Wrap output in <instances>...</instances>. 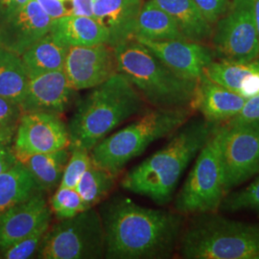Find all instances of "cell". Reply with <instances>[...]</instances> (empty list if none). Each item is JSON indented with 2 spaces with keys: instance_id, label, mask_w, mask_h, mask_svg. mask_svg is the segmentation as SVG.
Masks as SVG:
<instances>
[{
  "instance_id": "obj_26",
  "label": "cell",
  "mask_w": 259,
  "mask_h": 259,
  "mask_svg": "<svg viewBox=\"0 0 259 259\" xmlns=\"http://www.w3.org/2000/svg\"><path fill=\"white\" fill-rule=\"evenodd\" d=\"M257 70H259V59L246 63L214 60L205 67L204 75L214 83L239 94L246 78Z\"/></svg>"
},
{
  "instance_id": "obj_20",
  "label": "cell",
  "mask_w": 259,
  "mask_h": 259,
  "mask_svg": "<svg viewBox=\"0 0 259 259\" xmlns=\"http://www.w3.org/2000/svg\"><path fill=\"white\" fill-rule=\"evenodd\" d=\"M175 20L187 40L204 44L213 33V26L207 21L194 0H153Z\"/></svg>"
},
{
  "instance_id": "obj_16",
  "label": "cell",
  "mask_w": 259,
  "mask_h": 259,
  "mask_svg": "<svg viewBox=\"0 0 259 259\" xmlns=\"http://www.w3.org/2000/svg\"><path fill=\"white\" fill-rule=\"evenodd\" d=\"M52 215L44 192L0 214V250L26 237L44 224L51 223Z\"/></svg>"
},
{
  "instance_id": "obj_9",
  "label": "cell",
  "mask_w": 259,
  "mask_h": 259,
  "mask_svg": "<svg viewBox=\"0 0 259 259\" xmlns=\"http://www.w3.org/2000/svg\"><path fill=\"white\" fill-rule=\"evenodd\" d=\"M213 51L219 60L252 62L259 59V39L253 0H232L213 28Z\"/></svg>"
},
{
  "instance_id": "obj_23",
  "label": "cell",
  "mask_w": 259,
  "mask_h": 259,
  "mask_svg": "<svg viewBox=\"0 0 259 259\" xmlns=\"http://www.w3.org/2000/svg\"><path fill=\"white\" fill-rule=\"evenodd\" d=\"M134 38L149 40L186 39L173 18L153 1L143 3L140 10Z\"/></svg>"
},
{
  "instance_id": "obj_30",
  "label": "cell",
  "mask_w": 259,
  "mask_h": 259,
  "mask_svg": "<svg viewBox=\"0 0 259 259\" xmlns=\"http://www.w3.org/2000/svg\"><path fill=\"white\" fill-rule=\"evenodd\" d=\"M50 225L51 223L44 224L26 237L17 241L5 250H0V258L29 259L35 257Z\"/></svg>"
},
{
  "instance_id": "obj_38",
  "label": "cell",
  "mask_w": 259,
  "mask_h": 259,
  "mask_svg": "<svg viewBox=\"0 0 259 259\" xmlns=\"http://www.w3.org/2000/svg\"><path fill=\"white\" fill-rule=\"evenodd\" d=\"M18 161L13 147L0 142V174L8 170Z\"/></svg>"
},
{
  "instance_id": "obj_13",
  "label": "cell",
  "mask_w": 259,
  "mask_h": 259,
  "mask_svg": "<svg viewBox=\"0 0 259 259\" xmlns=\"http://www.w3.org/2000/svg\"><path fill=\"white\" fill-rule=\"evenodd\" d=\"M136 39L147 47L171 70L188 80L198 81L204 75L205 67L216 58L213 49L201 42L187 39Z\"/></svg>"
},
{
  "instance_id": "obj_8",
  "label": "cell",
  "mask_w": 259,
  "mask_h": 259,
  "mask_svg": "<svg viewBox=\"0 0 259 259\" xmlns=\"http://www.w3.org/2000/svg\"><path fill=\"white\" fill-rule=\"evenodd\" d=\"M36 257L105 258V233L99 211L90 208L49 227Z\"/></svg>"
},
{
  "instance_id": "obj_1",
  "label": "cell",
  "mask_w": 259,
  "mask_h": 259,
  "mask_svg": "<svg viewBox=\"0 0 259 259\" xmlns=\"http://www.w3.org/2000/svg\"><path fill=\"white\" fill-rule=\"evenodd\" d=\"M105 233V258L164 259L173 255L185 216L143 206L115 196L98 210Z\"/></svg>"
},
{
  "instance_id": "obj_31",
  "label": "cell",
  "mask_w": 259,
  "mask_h": 259,
  "mask_svg": "<svg viewBox=\"0 0 259 259\" xmlns=\"http://www.w3.org/2000/svg\"><path fill=\"white\" fill-rule=\"evenodd\" d=\"M22 113L19 104L0 97V142L13 147Z\"/></svg>"
},
{
  "instance_id": "obj_24",
  "label": "cell",
  "mask_w": 259,
  "mask_h": 259,
  "mask_svg": "<svg viewBox=\"0 0 259 259\" xmlns=\"http://www.w3.org/2000/svg\"><path fill=\"white\" fill-rule=\"evenodd\" d=\"M41 192L26 166L18 160L0 174V214Z\"/></svg>"
},
{
  "instance_id": "obj_19",
  "label": "cell",
  "mask_w": 259,
  "mask_h": 259,
  "mask_svg": "<svg viewBox=\"0 0 259 259\" xmlns=\"http://www.w3.org/2000/svg\"><path fill=\"white\" fill-rule=\"evenodd\" d=\"M49 33L68 47L108 44L109 40L107 31L96 19L83 16L69 15L52 19Z\"/></svg>"
},
{
  "instance_id": "obj_40",
  "label": "cell",
  "mask_w": 259,
  "mask_h": 259,
  "mask_svg": "<svg viewBox=\"0 0 259 259\" xmlns=\"http://www.w3.org/2000/svg\"><path fill=\"white\" fill-rule=\"evenodd\" d=\"M64 1H65V0H64Z\"/></svg>"
},
{
  "instance_id": "obj_37",
  "label": "cell",
  "mask_w": 259,
  "mask_h": 259,
  "mask_svg": "<svg viewBox=\"0 0 259 259\" xmlns=\"http://www.w3.org/2000/svg\"><path fill=\"white\" fill-rule=\"evenodd\" d=\"M70 3L69 15L93 18V7L96 0H66ZM68 15V16H69Z\"/></svg>"
},
{
  "instance_id": "obj_6",
  "label": "cell",
  "mask_w": 259,
  "mask_h": 259,
  "mask_svg": "<svg viewBox=\"0 0 259 259\" xmlns=\"http://www.w3.org/2000/svg\"><path fill=\"white\" fill-rule=\"evenodd\" d=\"M192 113L191 109H157L106 137L91 151L93 165L118 175L130 161L158 139L172 136Z\"/></svg>"
},
{
  "instance_id": "obj_33",
  "label": "cell",
  "mask_w": 259,
  "mask_h": 259,
  "mask_svg": "<svg viewBox=\"0 0 259 259\" xmlns=\"http://www.w3.org/2000/svg\"><path fill=\"white\" fill-rule=\"evenodd\" d=\"M204 18L214 26L229 9L232 0H194Z\"/></svg>"
},
{
  "instance_id": "obj_10",
  "label": "cell",
  "mask_w": 259,
  "mask_h": 259,
  "mask_svg": "<svg viewBox=\"0 0 259 259\" xmlns=\"http://www.w3.org/2000/svg\"><path fill=\"white\" fill-rule=\"evenodd\" d=\"M227 194L259 174V120L220 126Z\"/></svg>"
},
{
  "instance_id": "obj_27",
  "label": "cell",
  "mask_w": 259,
  "mask_h": 259,
  "mask_svg": "<svg viewBox=\"0 0 259 259\" xmlns=\"http://www.w3.org/2000/svg\"><path fill=\"white\" fill-rule=\"evenodd\" d=\"M117 175L100 167L92 165L75 187L83 199L87 209L103 202L113 189Z\"/></svg>"
},
{
  "instance_id": "obj_35",
  "label": "cell",
  "mask_w": 259,
  "mask_h": 259,
  "mask_svg": "<svg viewBox=\"0 0 259 259\" xmlns=\"http://www.w3.org/2000/svg\"><path fill=\"white\" fill-rule=\"evenodd\" d=\"M40 8L52 19L68 16V7L64 0H36Z\"/></svg>"
},
{
  "instance_id": "obj_39",
  "label": "cell",
  "mask_w": 259,
  "mask_h": 259,
  "mask_svg": "<svg viewBox=\"0 0 259 259\" xmlns=\"http://www.w3.org/2000/svg\"><path fill=\"white\" fill-rule=\"evenodd\" d=\"M253 11H254V20H255L259 39V0H253Z\"/></svg>"
},
{
  "instance_id": "obj_17",
  "label": "cell",
  "mask_w": 259,
  "mask_h": 259,
  "mask_svg": "<svg viewBox=\"0 0 259 259\" xmlns=\"http://www.w3.org/2000/svg\"><path fill=\"white\" fill-rule=\"evenodd\" d=\"M247 100L203 75L197 82L191 109L199 111L205 120L222 125L235 117Z\"/></svg>"
},
{
  "instance_id": "obj_18",
  "label": "cell",
  "mask_w": 259,
  "mask_h": 259,
  "mask_svg": "<svg viewBox=\"0 0 259 259\" xmlns=\"http://www.w3.org/2000/svg\"><path fill=\"white\" fill-rule=\"evenodd\" d=\"M143 0H96L93 18L109 35L108 45L115 47L135 37Z\"/></svg>"
},
{
  "instance_id": "obj_12",
  "label": "cell",
  "mask_w": 259,
  "mask_h": 259,
  "mask_svg": "<svg viewBox=\"0 0 259 259\" xmlns=\"http://www.w3.org/2000/svg\"><path fill=\"white\" fill-rule=\"evenodd\" d=\"M64 70L76 92L93 89L118 72L114 48L108 44L70 47Z\"/></svg>"
},
{
  "instance_id": "obj_7",
  "label": "cell",
  "mask_w": 259,
  "mask_h": 259,
  "mask_svg": "<svg viewBox=\"0 0 259 259\" xmlns=\"http://www.w3.org/2000/svg\"><path fill=\"white\" fill-rule=\"evenodd\" d=\"M220 126L195 158L185 184L173 199L174 210L185 217L219 211L227 196Z\"/></svg>"
},
{
  "instance_id": "obj_21",
  "label": "cell",
  "mask_w": 259,
  "mask_h": 259,
  "mask_svg": "<svg viewBox=\"0 0 259 259\" xmlns=\"http://www.w3.org/2000/svg\"><path fill=\"white\" fill-rule=\"evenodd\" d=\"M68 49L50 33L39 38L21 55L29 78L64 69Z\"/></svg>"
},
{
  "instance_id": "obj_11",
  "label": "cell",
  "mask_w": 259,
  "mask_h": 259,
  "mask_svg": "<svg viewBox=\"0 0 259 259\" xmlns=\"http://www.w3.org/2000/svg\"><path fill=\"white\" fill-rule=\"evenodd\" d=\"M68 127L61 115L44 111L23 112L13 143L21 160L25 157L55 152L69 146Z\"/></svg>"
},
{
  "instance_id": "obj_3",
  "label": "cell",
  "mask_w": 259,
  "mask_h": 259,
  "mask_svg": "<svg viewBox=\"0 0 259 259\" xmlns=\"http://www.w3.org/2000/svg\"><path fill=\"white\" fill-rule=\"evenodd\" d=\"M92 90L77 102L67 125L69 150L91 152L113 130L146 108L136 88L119 72Z\"/></svg>"
},
{
  "instance_id": "obj_5",
  "label": "cell",
  "mask_w": 259,
  "mask_h": 259,
  "mask_svg": "<svg viewBox=\"0 0 259 259\" xmlns=\"http://www.w3.org/2000/svg\"><path fill=\"white\" fill-rule=\"evenodd\" d=\"M177 250L185 259H259V223L218 211L196 214L185 225Z\"/></svg>"
},
{
  "instance_id": "obj_14",
  "label": "cell",
  "mask_w": 259,
  "mask_h": 259,
  "mask_svg": "<svg viewBox=\"0 0 259 259\" xmlns=\"http://www.w3.org/2000/svg\"><path fill=\"white\" fill-rule=\"evenodd\" d=\"M75 93L64 69L38 75L30 78L20 108L22 112L44 111L62 115L71 106Z\"/></svg>"
},
{
  "instance_id": "obj_29",
  "label": "cell",
  "mask_w": 259,
  "mask_h": 259,
  "mask_svg": "<svg viewBox=\"0 0 259 259\" xmlns=\"http://www.w3.org/2000/svg\"><path fill=\"white\" fill-rule=\"evenodd\" d=\"M50 208L58 220L70 218L87 210L76 188L69 187H58L50 200Z\"/></svg>"
},
{
  "instance_id": "obj_34",
  "label": "cell",
  "mask_w": 259,
  "mask_h": 259,
  "mask_svg": "<svg viewBox=\"0 0 259 259\" xmlns=\"http://www.w3.org/2000/svg\"><path fill=\"white\" fill-rule=\"evenodd\" d=\"M259 120V94L247 100L240 112L232 119L225 123L227 125H235L250 121Z\"/></svg>"
},
{
  "instance_id": "obj_28",
  "label": "cell",
  "mask_w": 259,
  "mask_h": 259,
  "mask_svg": "<svg viewBox=\"0 0 259 259\" xmlns=\"http://www.w3.org/2000/svg\"><path fill=\"white\" fill-rule=\"evenodd\" d=\"M220 210L224 212H250L259 219V174L249 185L232 190L223 201Z\"/></svg>"
},
{
  "instance_id": "obj_32",
  "label": "cell",
  "mask_w": 259,
  "mask_h": 259,
  "mask_svg": "<svg viewBox=\"0 0 259 259\" xmlns=\"http://www.w3.org/2000/svg\"><path fill=\"white\" fill-rule=\"evenodd\" d=\"M92 165L93 160L90 151L83 149L70 150V157L59 187L75 188L85 171Z\"/></svg>"
},
{
  "instance_id": "obj_2",
  "label": "cell",
  "mask_w": 259,
  "mask_h": 259,
  "mask_svg": "<svg viewBox=\"0 0 259 259\" xmlns=\"http://www.w3.org/2000/svg\"><path fill=\"white\" fill-rule=\"evenodd\" d=\"M219 126L204 118L186 121L162 148L129 170L121 186L158 205L171 203L185 170Z\"/></svg>"
},
{
  "instance_id": "obj_25",
  "label": "cell",
  "mask_w": 259,
  "mask_h": 259,
  "mask_svg": "<svg viewBox=\"0 0 259 259\" xmlns=\"http://www.w3.org/2000/svg\"><path fill=\"white\" fill-rule=\"evenodd\" d=\"M29 80L21 56L0 47V97L20 105Z\"/></svg>"
},
{
  "instance_id": "obj_4",
  "label": "cell",
  "mask_w": 259,
  "mask_h": 259,
  "mask_svg": "<svg viewBox=\"0 0 259 259\" xmlns=\"http://www.w3.org/2000/svg\"><path fill=\"white\" fill-rule=\"evenodd\" d=\"M113 48L118 72L145 102L157 109H191L198 81L179 76L136 38Z\"/></svg>"
},
{
  "instance_id": "obj_22",
  "label": "cell",
  "mask_w": 259,
  "mask_h": 259,
  "mask_svg": "<svg viewBox=\"0 0 259 259\" xmlns=\"http://www.w3.org/2000/svg\"><path fill=\"white\" fill-rule=\"evenodd\" d=\"M70 150L61 149L55 152L37 154L21 160L44 193H50L60 186Z\"/></svg>"
},
{
  "instance_id": "obj_36",
  "label": "cell",
  "mask_w": 259,
  "mask_h": 259,
  "mask_svg": "<svg viewBox=\"0 0 259 259\" xmlns=\"http://www.w3.org/2000/svg\"><path fill=\"white\" fill-rule=\"evenodd\" d=\"M30 0H0V25L24 8Z\"/></svg>"
},
{
  "instance_id": "obj_15",
  "label": "cell",
  "mask_w": 259,
  "mask_h": 259,
  "mask_svg": "<svg viewBox=\"0 0 259 259\" xmlns=\"http://www.w3.org/2000/svg\"><path fill=\"white\" fill-rule=\"evenodd\" d=\"M52 19L36 0H30L15 16L0 25V47L21 56L49 33Z\"/></svg>"
}]
</instances>
